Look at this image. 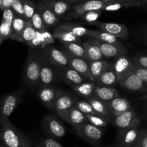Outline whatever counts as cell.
Wrapping results in <instances>:
<instances>
[{
	"label": "cell",
	"instance_id": "cell-38",
	"mask_svg": "<svg viewBox=\"0 0 147 147\" xmlns=\"http://www.w3.org/2000/svg\"><path fill=\"white\" fill-rule=\"evenodd\" d=\"M24 7V15L26 20L30 21L36 10V5L30 0H22Z\"/></svg>",
	"mask_w": 147,
	"mask_h": 147
},
{
	"label": "cell",
	"instance_id": "cell-61",
	"mask_svg": "<svg viewBox=\"0 0 147 147\" xmlns=\"http://www.w3.org/2000/svg\"><path fill=\"white\" fill-rule=\"evenodd\" d=\"M29 147H34V146H29Z\"/></svg>",
	"mask_w": 147,
	"mask_h": 147
},
{
	"label": "cell",
	"instance_id": "cell-17",
	"mask_svg": "<svg viewBox=\"0 0 147 147\" xmlns=\"http://www.w3.org/2000/svg\"><path fill=\"white\" fill-rule=\"evenodd\" d=\"M107 105L112 118H115L125 112L126 110L132 108L129 101L126 98L121 97L119 96L110 101L107 102Z\"/></svg>",
	"mask_w": 147,
	"mask_h": 147
},
{
	"label": "cell",
	"instance_id": "cell-62",
	"mask_svg": "<svg viewBox=\"0 0 147 147\" xmlns=\"http://www.w3.org/2000/svg\"><path fill=\"white\" fill-rule=\"evenodd\" d=\"M146 109H147V105H146Z\"/></svg>",
	"mask_w": 147,
	"mask_h": 147
},
{
	"label": "cell",
	"instance_id": "cell-46",
	"mask_svg": "<svg viewBox=\"0 0 147 147\" xmlns=\"http://www.w3.org/2000/svg\"><path fill=\"white\" fill-rule=\"evenodd\" d=\"M39 145L42 147H63L60 143L51 138H43L40 141Z\"/></svg>",
	"mask_w": 147,
	"mask_h": 147
},
{
	"label": "cell",
	"instance_id": "cell-16",
	"mask_svg": "<svg viewBox=\"0 0 147 147\" xmlns=\"http://www.w3.org/2000/svg\"><path fill=\"white\" fill-rule=\"evenodd\" d=\"M56 80V73L50 63L43 57H41L40 72V87L51 86Z\"/></svg>",
	"mask_w": 147,
	"mask_h": 147
},
{
	"label": "cell",
	"instance_id": "cell-22",
	"mask_svg": "<svg viewBox=\"0 0 147 147\" xmlns=\"http://www.w3.org/2000/svg\"><path fill=\"white\" fill-rule=\"evenodd\" d=\"M86 100L91 105L92 107H93L94 111L97 113L99 116L103 118L108 122L112 121L113 118L110 115L106 102L102 101L100 99L97 98L94 96Z\"/></svg>",
	"mask_w": 147,
	"mask_h": 147
},
{
	"label": "cell",
	"instance_id": "cell-18",
	"mask_svg": "<svg viewBox=\"0 0 147 147\" xmlns=\"http://www.w3.org/2000/svg\"><path fill=\"white\" fill-rule=\"evenodd\" d=\"M36 9L39 12L46 28L54 27L59 22V18H58L47 6L42 2H38L36 5Z\"/></svg>",
	"mask_w": 147,
	"mask_h": 147
},
{
	"label": "cell",
	"instance_id": "cell-34",
	"mask_svg": "<svg viewBox=\"0 0 147 147\" xmlns=\"http://www.w3.org/2000/svg\"><path fill=\"white\" fill-rule=\"evenodd\" d=\"M82 45L85 49L87 53V61H94L97 60H102L104 58L102 53L100 51V49L94 45L90 44L87 41L83 42Z\"/></svg>",
	"mask_w": 147,
	"mask_h": 147
},
{
	"label": "cell",
	"instance_id": "cell-54",
	"mask_svg": "<svg viewBox=\"0 0 147 147\" xmlns=\"http://www.w3.org/2000/svg\"><path fill=\"white\" fill-rule=\"evenodd\" d=\"M104 147H121V146L119 145V144H118V143H117V144H113V145L108 146H104Z\"/></svg>",
	"mask_w": 147,
	"mask_h": 147
},
{
	"label": "cell",
	"instance_id": "cell-36",
	"mask_svg": "<svg viewBox=\"0 0 147 147\" xmlns=\"http://www.w3.org/2000/svg\"><path fill=\"white\" fill-rule=\"evenodd\" d=\"M74 106L85 115L86 114H90V115H98L97 113L94 111L93 107H92L91 105L87 100H81L76 99Z\"/></svg>",
	"mask_w": 147,
	"mask_h": 147
},
{
	"label": "cell",
	"instance_id": "cell-14",
	"mask_svg": "<svg viewBox=\"0 0 147 147\" xmlns=\"http://www.w3.org/2000/svg\"><path fill=\"white\" fill-rule=\"evenodd\" d=\"M63 51L65 52L68 59H69L71 68H72L73 69L77 71V72L81 74L82 75L84 76L88 81L94 82L91 73H90V64H89L88 61L81 59V58L76 57V56L69 53L65 49L63 50Z\"/></svg>",
	"mask_w": 147,
	"mask_h": 147
},
{
	"label": "cell",
	"instance_id": "cell-37",
	"mask_svg": "<svg viewBox=\"0 0 147 147\" xmlns=\"http://www.w3.org/2000/svg\"><path fill=\"white\" fill-rule=\"evenodd\" d=\"M30 21L31 24H32V25L37 32H43L46 30V28L45 27L44 23H43V19H42L40 13H39V12L37 9L35 10V12L34 13L33 16L32 17V18H31Z\"/></svg>",
	"mask_w": 147,
	"mask_h": 147
},
{
	"label": "cell",
	"instance_id": "cell-23",
	"mask_svg": "<svg viewBox=\"0 0 147 147\" xmlns=\"http://www.w3.org/2000/svg\"><path fill=\"white\" fill-rule=\"evenodd\" d=\"M94 97L100 99L104 102H109L113 99L119 96L118 90L113 87H106V86L96 85L94 89Z\"/></svg>",
	"mask_w": 147,
	"mask_h": 147
},
{
	"label": "cell",
	"instance_id": "cell-29",
	"mask_svg": "<svg viewBox=\"0 0 147 147\" xmlns=\"http://www.w3.org/2000/svg\"><path fill=\"white\" fill-rule=\"evenodd\" d=\"M147 3V0H131L128 2H113L107 5L103 9V10L107 12H114V11L119 10L123 8L133 7H138L141 5H145Z\"/></svg>",
	"mask_w": 147,
	"mask_h": 147
},
{
	"label": "cell",
	"instance_id": "cell-24",
	"mask_svg": "<svg viewBox=\"0 0 147 147\" xmlns=\"http://www.w3.org/2000/svg\"><path fill=\"white\" fill-rule=\"evenodd\" d=\"M58 18H61L67 14L72 7L71 4L62 1H51L43 2Z\"/></svg>",
	"mask_w": 147,
	"mask_h": 147
},
{
	"label": "cell",
	"instance_id": "cell-1",
	"mask_svg": "<svg viewBox=\"0 0 147 147\" xmlns=\"http://www.w3.org/2000/svg\"><path fill=\"white\" fill-rule=\"evenodd\" d=\"M0 140L7 147H29L31 142L9 120H0Z\"/></svg>",
	"mask_w": 147,
	"mask_h": 147
},
{
	"label": "cell",
	"instance_id": "cell-7",
	"mask_svg": "<svg viewBox=\"0 0 147 147\" xmlns=\"http://www.w3.org/2000/svg\"><path fill=\"white\" fill-rule=\"evenodd\" d=\"M111 122L114 126L119 130H123L138 127L141 124V119L138 113L134 108H131L121 115L113 118Z\"/></svg>",
	"mask_w": 147,
	"mask_h": 147
},
{
	"label": "cell",
	"instance_id": "cell-45",
	"mask_svg": "<svg viewBox=\"0 0 147 147\" xmlns=\"http://www.w3.org/2000/svg\"><path fill=\"white\" fill-rule=\"evenodd\" d=\"M132 62L141 67L147 69V55H137L133 58Z\"/></svg>",
	"mask_w": 147,
	"mask_h": 147
},
{
	"label": "cell",
	"instance_id": "cell-52",
	"mask_svg": "<svg viewBox=\"0 0 147 147\" xmlns=\"http://www.w3.org/2000/svg\"><path fill=\"white\" fill-rule=\"evenodd\" d=\"M138 100H141V101L144 102L146 105H147V93L146 94H144L143 95H141V97H139L138 98Z\"/></svg>",
	"mask_w": 147,
	"mask_h": 147
},
{
	"label": "cell",
	"instance_id": "cell-58",
	"mask_svg": "<svg viewBox=\"0 0 147 147\" xmlns=\"http://www.w3.org/2000/svg\"><path fill=\"white\" fill-rule=\"evenodd\" d=\"M34 147H42V146L40 145H39V144H38V145L35 146H34Z\"/></svg>",
	"mask_w": 147,
	"mask_h": 147
},
{
	"label": "cell",
	"instance_id": "cell-57",
	"mask_svg": "<svg viewBox=\"0 0 147 147\" xmlns=\"http://www.w3.org/2000/svg\"><path fill=\"white\" fill-rule=\"evenodd\" d=\"M145 40H146V41L147 42V32L146 33V35H145Z\"/></svg>",
	"mask_w": 147,
	"mask_h": 147
},
{
	"label": "cell",
	"instance_id": "cell-13",
	"mask_svg": "<svg viewBox=\"0 0 147 147\" xmlns=\"http://www.w3.org/2000/svg\"><path fill=\"white\" fill-rule=\"evenodd\" d=\"M76 98H74L72 96L69 95L67 93L62 92L56 102H55L53 110L63 121L66 120V115L69 110L74 106Z\"/></svg>",
	"mask_w": 147,
	"mask_h": 147
},
{
	"label": "cell",
	"instance_id": "cell-28",
	"mask_svg": "<svg viewBox=\"0 0 147 147\" xmlns=\"http://www.w3.org/2000/svg\"><path fill=\"white\" fill-rule=\"evenodd\" d=\"M89 64H90V73L92 76L94 82V81L99 78L102 74L111 66L112 63L102 59V60H97L94 61H89Z\"/></svg>",
	"mask_w": 147,
	"mask_h": 147
},
{
	"label": "cell",
	"instance_id": "cell-15",
	"mask_svg": "<svg viewBox=\"0 0 147 147\" xmlns=\"http://www.w3.org/2000/svg\"><path fill=\"white\" fill-rule=\"evenodd\" d=\"M141 130L138 127L119 130L118 133V144L121 147H128L136 144L140 136Z\"/></svg>",
	"mask_w": 147,
	"mask_h": 147
},
{
	"label": "cell",
	"instance_id": "cell-2",
	"mask_svg": "<svg viewBox=\"0 0 147 147\" xmlns=\"http://www.w3.org/2000/svg\"><path fill=\"white\" fill-rule=\"evenodd\" d=\"M41 57L35 52H30L27 58L24 69V79L27 84L32 87L38 86L40 82Z\"/></svg>",
	"mask_w": 147,
	"mask_h": 147
},
{
	"label": "cell",
	"instance_id": "cell-19",
	"mask_svg": "<svg viewBox=\"0 0 147 147\" xmlns=\"http://www.w3.org/2000/svg\"><path fill=\"white\" fill-rule=\"evenodd\" d=\"M132 61L130 60L125 56H121L117 58L115 61L113 63L114 71L116 74L118 82H119L127 74L132 70Z\"/></svg>",
	"mask_w": 147,
	"mask_h": 147
},
{
	"label": "cell",
	"instance_id": "cell-60",
	"mask_svg": "<svg viewBox=\"0 0 147 147\" xmlns=\"http://www.w3.org/2000/svg\"><path fill=\"white\" fill-rule=\"evenodd\" d=\"M1 147H7V146H5V145H3V144H2V145H1Z\"/></svg>",
	"mask_w": 147,
	"mask_h": 147
},
{
	"label": "cell",
	"instance_id": "cell-9",
	"mask_svg": "<svg viewBox=\"0 0 147 147\" xmlns=\"http://www.w3.org/2000/svg\"><path fill=\"white\" fill-rule=\"evenodd\" d=\"M118 84L120 87L129 92H140L144 94L147 93V84L136 75L133 70L127 74L118 82Z\"/></svg>",
	"mask_w": 147,
	"mask_h": 147
},
{
	"label": "cell",
	"instance_id": "cell-48",
	"mask_svg": "<svg viewBox=\"0 0 147 147\" xmlns=\"http://www.w3.org/2000/svg\"><path fill=\"white\" fill-rule=\"evenodd\" d=\"M42 44V33L41 32H37L36 36L35 37V38L32 40H31L30 43H28V46H29L30 47L32 48V49H35L36 47H38V46H41Z\"/></svg>",
	"mask_w": 147,
	"mask_h": 147
},
{
	"label": "cell",
	"instance_id": "cell-53",
	"mask_svg": "<svg viewBox=\"0 0 147 147\" xmlns=\"http://www.w3.org/2000/svg\"><path fill=\"white\" fill-rule=\"evenodd\" d=\"M88 1V0H84ZM100 1H104V2H128V1H131V0H100Z\"/></svg>",
	"mask_w": 147,
	"mask_h": 147
},
{
	"label": "cell",
	"instance_id": "cell-59",
	"mask_svg": "<svg viewBox=\"0 0 147 147\" xmlns=\"http://www.w3.org/2000/svg\"><path fill=\"white\" fill-rule=\"evenodd\" d=\"M1 6H2V0H0V8H1Z\"/></svg>",
	"mask_w": 147,
	"mask_h": 147
},
{
	"label": "cell",
	"instance_id": "cell-50",
	"mask_svg": "<svg viewBox=\"0 0 147 147\" xmlns=\"http://www.w3.org/2000/svg\"><path fill=\"white\" fill-rule=\"evenodd\" d=\"M14 0H2V6L0 9L5 10V9L10 8Z\"/></svg>",
	"mask_w": 147,
	"mask_h": 147
},
{
	"label": "cell",
	"instance_id": "cell-42",
	"mask_svg": "<svg viewBox=\"0 0 147 147\" xmlns=\"http://www.w3.org/2000/svg\"><path fill=\"white\" fill-rule=\"evenodd\" d=\"M132 70L144 82L147 84V69H144L133 63Z\"/></svg>",
	"mask_w": 147,
	"mask_h": 147
},
{
	"label": "cell",
	"instance_id": "cell-41",
	"mask_svg": "<svg viewBox=\"0 0 147 147\" xmlns=\"http://www.w3.org/2000/svg\"><path fill=\"white\" fill-rule=\"evenodd\" d=\"M0 35H2L4 40H8V39L13 40L14 35L12 26L2 20V22L0 24Z\"/></svg>",
	"mask_w": 147,
	"mask_h": 147
},
{
	"label": "cell",
	"instance_id": "cell-5",
	"mask_svg": "<svg viewBox=\"0 0 147 147\" xmlns=\"http://www.w3.org/2000/svg\"><path fill=\"white\" fill-rule=\"evenodd\" d=\"M74 130L79 136L91 144L100 143L105 134L102 128L92 125L87 121L82 124L80 126L74 128Z\"/></svg>",
	"mask_w": 147,
	"mask_h": 147
},
{
	"label": "cell",
	"instance_id": "cell-3",
	"mask_svg": "<svg viewBox=\"0 0 147 147\" xmlns=\"http://www.w3.org/2000/svg\"><path fill=\"white\" fill-rule=\"evenodd\" d=\"M113 2L100 0H88L72 5L71 9L66 14V19H77L87 12L93 10H103L105 7Z\"/></svg>",
	"mask_w": 147,
	"mask_h": 147
},
{
	"label": "cell",
	"instance_id": "cell-32",
	"mask_svg": "<svg viewBox=\"0 0 147 147\" xmlns=\"http://www.w3.org/2000/svg\"><path fill=\"white\" fill-rule=\"evenodd\" d=\"M87 38H93L97 39L101 41L106 42V43H113V44L121 45L122 43L118 40V38H117L116 37L113 36L111 34L106 32L102 30H90L89 32L88 37Z\"/></svg>",
	"mask_w": 147,
	"mask_h": 147
},
{
	"label": "cell",
	"instance_id": "cell-10",
	"mask_svg": "<svg viewBox=\"0 0 147 147\" xmlns=\"http://www.w3.org/2000/svg\"><path fill=\"white\" fill-rule=\"evenodd\" d=\"M89 25H94L100 30L111 34L118 39L127 40L129 38V31L128 28L123 24L114 23V22H102L95 21L94 22L86 23Z\"/></svg>",
	"mask_w": 147,
	"mask_h": 147
},
{
	"label": "cell",
	"instance_id": "cell-43",
	"mask_svg": "<svg viewBox=\"0 0 147 147\" xmlns=\"http://www.w3.org/2000/svg\"><path fill=\"white\" fill-rule=\"evenodd\" d=\"M11 8L12 9L13 12H15V15L25 18L23 4H22V0H14L12 4V6H11Z\"/></svg>",
	"mask_w": 147,
	"mask_h": 147
},
{
	"label": "cell",
	"instance_id": "cell-21",
	"mask_svg": "<svg viewBox=\"0 0 147 147\" xmlns=\"http://www.w3.org/2000/svg\"><path fill=\"white\" fill-rule=\"evenodd\" d=\"M96 85L106 86V87H114L118 84L116 74L114 71L113 63L111 66L106 69L97 80L94 81Z\"/></svg>",
	"mask_w": 147,
	"mask_h": 147
},
{
	"label": "cell",
	"instance_id": "cell-35",
	"mask_svg": "<svg viewBox=\"0 0 147 147\" xmlns=\"http://www.w3.org/2000/svg\"><path fill=\"white\" fill-rule=\"evenodd\" d=\"M36 34L37 31L33 28L30 21L27 20L25 28H24L23 32H22V39L23 40V43L28 44V43H30L31 40L35 38V37L36 36Z\"/></svg>",
	"mask_w": 147,
	"mask_h": 147
},
{
	"label": "cell",
	"instance_id": "cell-47",
	"mask_svg": "<svg viewBox=\"0 0 147 147\" xmlns=\"http://www.w3.org/2000/svg\"><path fill=\"white\" fill-rule=\"evenodd\" d=\"M42 33V44L41 46L43 48L46 47V46H48L50 43H52L54 42V37L52 36L49 32L47 31H45V32H41Z\"/></svg>",
	"mask_w": 147,
	"mask_h": 147
},
{
	"label": "cell",
	"instance_id": "cell-39",
	"mask_svg": "<svg viewBox=\"0 0 147 147\" xmlns=\"http://www.w3.org/2000/svg\"><path fill=\"white\" fill-rule=\"evenodd\" d=\"M85 116L86 118H87V122L90 123H92V125L102 128L107 126L108 121H107L105 119H104V118H102V117L99 116V115L86 114Z\"/></svg>",
	"mask_w": 147,
	"mask_h": 147
},
{
	"label": "cell",
	"instance_id": "cell-33",
	"mask_svg": "<svg viewBox=\"0 0 147 147\" xmlns=\"http://www.w3.org/2000/svg\"><path fill=\"white\" fill-rule=\"evenodd\" d=\"M57 27L62 28V29L66 30L68 31H70L71 32H72L77 36L80 37V38L88 37L89 32H90V30L86 28L85 27L72 23V22H64V23L61 24Z\"/></svg>",
	"mask_w": 147,
	"mask_h": 147
},
{
	"label": "cell",
	"instance_id": "cell-49",
	"mask_svg": "<svg viewBox=\"0 0 147 147\" xmlns=\"http://www.w3.org/2000/svg\"><path fill=\"white\" fill-rule=\"evenodd\" d=\"M136 144L141 147H147V131H143V130L141 131L139 138Z\"/></svg>",
	"mask_w": 147,
	"mask_h": 147
},
{
	"label": "cell",
	"instance_id": "cell-25",
	"mask_svg": "<svg viewBox=\"0 0 147 147\" xmlns=\"http://www.w3.org/2000/svg\"><path fill=\"white\" fill-rule=\"evenodd\" d=\"M65 121L71 124L74 127V128H76L80 126L84 123L87 122V121L85 114L81 112L75 106H74L68 113Z\"/></svg>",
	"mask_w": 147,
	"mask_h": 147
},
{
	"label": "cell",
	"instance_id": "cell-4",
	"mask_svg": "<svg viewBox=\"0 0 147 147\" xmlns=\"http://www.w3.org/2000/svg\"><path fill=\"white\" fill-rule=\"evenodd\" d=\"M24 94L22 89L5 95L0 101V120H9V117L20 104Z\"/></svg>",
	"mask_w": 147,
	"mask_h": 147
},
{
	"label": "cell",
	"instance_id": "cell-26",
	"mask_svg": "<svg viewBox=\"0 0 147 147\" xmlns=\"http://www.w3.org/2000/svg\"><path fill=\"white\" fill-rule=\"evenodd\" d=\"M96 84L94 82L85 81L81 84L74 86L73 89L79 95L84 97L86 100L93 97Z\"/></svg>",
	"mask_w": 147,
	"mask_h": 147
},
{
	"label": "cell",
	"instance_id": "cell-8",
	"mask_svg": "<svg viewBox=\"0 0 147 147\" xmlns=\"http://www.w3.org/2000/svg\"><path fill=\"white\" fill-rule=\"evenodd\" d=\"M43 57L50 64L56 66L57 69H62L71 68L69 59L63 51L49 46L43 51Z\"/></svg>",
	"mask_w": 147,
	"mask_h": 147
},
{
	"label": "cell",
	"instance_id": "cell-6",
	"mask_svg": "<svg viewBox=\"0 0 147 147\" xmlns=\"http://www.w3.org/2000/svg\"><path fill=\"white\" fill-rule=\"evenodd\" d=\"M90 44L94 45L100 49L103 56L105 58H118L121 56H125L128 53L127 49L123 44L117 45L113 43H106L93 38H88L85 40Z\"/></svg>",
	"mask_w": 147,
	"mask_h": 147
},
{
	"label": "cell",
	"instance_id": "cell-31",
	"mask_svg": "<svg viewBox=\"0 0 147 147\" xmlns=\"http://www.w3.org/2000/svg\"><path fill=\"white\" fill-rule=\"evenodd\" d=\"M63 46L64 47L65 50L67 51L69 53L73 56L87 61L85 49L82 43H75V42L63 43Z\"/></svg>",
	"mask_w": 147,
	"mask_h": 147
},
{
	"label": "cell",
	"instance_id": "cell-11",
	"mask_svg": "<svg viewBox=\"0 0 147 147\" xmlns=\"http://www.w3.org/2000/svg\"><path fill=\"white\" fill-rule=\"evenodd\" d=\"M43 126L45 131L53 138H63L66 134V129L63 124L52 115H46L44 117L43 120Z\"/></svg>",
	"mask_w": 147,
	"mask_h": 147
},
{
	"label": "cell",
	"instance_id": "cell-40",
	"mask_svg": "<svg viewBox=\"0 0 147 147\" xmlns=\"http://www.w3.org/2000/svg\"><path fill=\"white\" fill-rule=\"evenodd\" d=\"M102 10H93L87 12L80 16L79 19L82 21H84L86 23H90V22H94L97 21L98 18L101 15Z\"/></svg>",
	"mask_w": 147,
	"mask_h": 147
},
{
	"label": "cell",
	"instance_id": "cell-20",
	"mask_svg": "<svg viewBox=\"0 0 147 147\" xmlns=\"http://www.w3.org/2000/svg\"><path fill=\"white\" fill-rule=\"evenodd\" d=\"M58 70L63 80L73 86L81 84L85 81H88L84 76L72 68H66L62 69H58Z\"/></svg>",
	"mask_w": 147,
	"mask_h": 147
},
{
	"label": "cell",
	"instance_id": "cell-27",
	"mask_svg": "<svg viewBox=\"0 0 147 147\" xmlns=\"http://www.w3.org/2000/svg\"><path fill=\"white\" fill-rule=\"evenodd\" d=\"M53 36L54 38H57L59 40H61L63 43H71V42H75V43H81L82 38L77 36L70 31H68L66 30L62 29V28L56 27L53 31Z\"/></svg>",
	"mask_w": 147,
	"mask_h": 147
},
{
	"label": "cell",
	"instance_id": "cell-55",
	"mask_svg": "<svg viewBox=\"0 0 147 147\" xmlns=\"http://www.w3.org/2000/svg\"><path fill=\"white\" fill-rule=\"evenodd\" d=\"M4 41V40H3V38H2V35H0V45L2 44V42Z\"/></svg>",
	"mask_w": 147,
	"mask_h": 147
},
{
	"label": "cell",
	"instance_id": "cell-51",
	"mask_svg": "<svg viewBox=\"0 0 147 147\" xmlns=\"http://www.w3.org/2000/svg\"><path fill=\"white\" fill-rule=\"evenodd\" d=\"M51 1H62V2H68V3H70L71 4V5H74V4L84 2V0H40V2H51Z\"/></svg>",
	"mask_w": 147,
	"mask_h": 147
},
{
	"label": "cell",
	"instance_id": "cell-12",
	"mask_svg": "<svg viewBox=\"0 0 147 147\" xmlns=\"http://www.w3.org/2000/svg\"><path fill=\"white\" fill-rule=\"evenodd\" d=\"M62 92L63 91L60 89L51 86L42 87H40L38 91V97L46 107L51 110H53L55 102Z\"/></svg>",
	"mask_w": 147,
	"mask_h": 147
},
{
	"label": "cell",
	"instance_id": "cell-30",
	"mask_svg": "<svg viewBox=\"0 0 147 147\" xmlns=\"http://www.w3.org/2000/svg\"><path fill=\"white\" fill-rule=\"evenodd\" d=\"M26 19L24 17L15 15L13 22L12 23V29L13 31V40L17 41L23 42L22 39V34L26 24Z\"/></svg>",
	"mask_w": 147,
	"mask_h": 147
},
{
	"label": "cell",
	"instance_id": "cell-56",
	"mask_svg": "<svg viewBox=\"0 0 147 147\" xmlns=\"http://www.w3.org/2000/svg\"><path fill=\"white\" fill-rule=\"evenodd\" d=\"M128 147H141V146H140L138 145V144H134V145L130 146H128Z\"/></svg>",
	"mask_w": 147,
	"mask_h": 147
},
{
	"label": "cell",
	"instance_id": "cell-44",
	"mask_svg": "<svg viewBox=\"0 0 147 147\" xmlns=\"http://www.w3.org/2000/svg\"><path fill=\"white\" fill-rule=\"evenodd\" d=\"M3 17H2V21L5 22L6 23L9 24L12 26V23L15 18V14L13 12L12 8H7L3 10Z\"/></svg>",
	"mask_w": 147,
	"mask_h": 147
}]
</instances>
